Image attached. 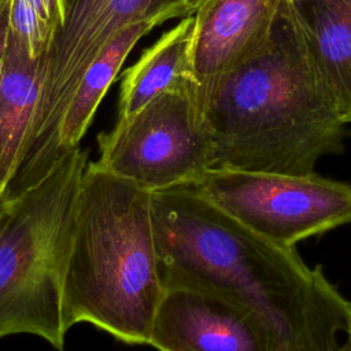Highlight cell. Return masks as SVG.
<instances>
[{
  "label": "cell",
  "instance_id": "obj_9",
  "mask_svg": "<svg viewBox=\"0 0 351 351\" xmlns=\"http://www.w3.org/2000/svg\"><path fill=\"white\" fill-rule=\"evenodd\" d=\"M282 0H204L195 11L191 70L200 103L269 43Z\"/></svg>",
  "mask_w": 351,
  "mask_h": 351
},
{
  "label": "cell",
  "instance_id": "obj_10",
  "mask_svg": "<svg viewBox=\"0 0 351 351\" xmlns=\"http://www.w3.org/2000/svg\"><path fill=\"white\" fill-rule=\"evenodd\" d=\"M45 58L32 59L11 34L0 73V200L26 151L40 103Z\"/></svg>",
  "mask_w": 351,
  "mask_h": 351
},
{
  "label": "cell",
  "instance_id": "obj_19",
  "mask_svg": "<svg viewBox=\"0 0 351 351\" xmlns=\"http://www.w3.org/2000/svg\"><path fill=\"white\" fill-rule=\"evenodd\" d=\"M348 339H350V341H351V328H350V332H348Z\"/></svg>",
  "mask_w": 351,
  "mask_h": 351
},
{
  "label": "cell",
  "instance_id": "obj_15",
  "mask_svg": "<svg viewBox=\"0 0 351 351\" xmlns=\"http://www.w3.org/2000/svg\"><path fill=\"white\" fill-rule=\"evenodd\" d=\"M10 7L11 0H0V73L10 36Z\"/></svg>",
  "mask_w": 351,
  "mask_h": 351
},
{
  "label": "cell",
  "instance_id": "obj_17",
  "mask_svg": "<svg viewBox=\"0 0 351 351\" xmlns=\"http://www.w3.org/2000/svg\"><path fill=\"white\" fill-rule=\"evenodd\" d=\"M337 351H351V341H350V339H347V340L340 346V348H339Z\"/></svg>",
  "mask_w": 351,
  "mask_h": 351
},
{
  "label": "cell",
  "instance_id": "obj_11",
  "mask_svg": "<svg viewBox=\"0 0 351 351\" xmlns=\"http://www.w3.org/2000/svg\"><path fill=\"white\" fill-rule=\"evenodd\" d=\"M162 23H165L162 19H148L122 29L88 66L59 118L52 144L55 163L80 147L99 104L115 81L128 55L144 36Z\"/></svg>",
  "mask_w": 351,
  "mask_h": 351
},
{
  "label": "cell",
  "instance_id": "obj_13",
  "mask_svg": "<svg viewBox=\"0 0 351 351\" xmlns=\"http://www.w3.org/2000/svg\"><path fill=\"white\" fill-rule=\"evenodd\" d=\"M195 32L193 12L180 18L122 73L118 118L123 119L162 92L185 78H193L191 55Z\"/></svg>",
  "mask_w": 351,
  "mask_h": 351
},
{
  "label": "cell",
  "instance_id": "obj_12",
  "mask_svg": "<svg viewBox=\"0 0 351 351\" xmlns=\"http://www.w3.org/2000/svg\"><path fill=\"white\" fill-rule=\"evenodd\" d=\"M317 69L351 123V0L293 1Z\"/></svg>",
  "mask_w": 351,
  "mask_h": 351
},
{
  "label": "cell",
  "instance_id": "obj_7",
  "mask_svg": "<svg viewBox=\"0 0 351 351\" xmlns=\"http://www.w3.org/2000/svg\"><path fill=\"white\" fill-rule=\"evenodd\" d=\"M191 12L186 0H69L64 25L45 60L29 152L37 158L51 155L55 130L70 96L115 34L141 21L167 22Z\"/></svg>",
  "mask_w": 351,
  "mask_h": 351
},
{
  "label": "cell",
  "instance_id": "obj_3",
  "mask_svg": "<svg viewBox=\"0 0 351 351\" xmlns=\"http://www.w3.org/2000/svg\"><path fill=\"white\" fill-rule=\"evenodd\" d=\"M162 293L151 193L89 160L63 280L66 329L88 322L121 341L147 344Z\"/></svg>",
  "mask_w": 351,
  "mask_h": 351
},
{
  "label": "cell",
  "instance_id": "obj_2",
  "mask_svg": "<svg viewBox=\"0 0 351 351\" xmlns=\"http://www.w3.org/2000/svg\"><path fill=\"white\" fill-rule=\"evenodd\" d=\"M211 169L307 176L340 154L346 126L310 51L293 1L269 43L202 101Z\"/></svg>",
  "mask_w": 351,
  "mask_h": 351
},
{
  "label": "cell",
  "instance_id": "obj_16",
  "mask_svg": "<svg viewBox=\"0 0 351 351\" xmlns=\"http://www.w3.org/2000/svg\"><path fill=\"white\" fill-rule=\"evenodd\" d=\"M204 0H186V4L189 5V8H191V11L193 12L202 3H203Z\"/></svg>",
  "mask_w": 351,
  "mask_h": 351
},
{
  "label": "cell",
  "instance_id": "obj_18",
  "mask_svg": "<svg viewBox=\"0 0 351 351\" xmlns=\"http://www.w3.org/2000/svg\"><path fill=\"white\" fill-rule=\"evenodd\" d=\"M5 200H0V221H1V217H3V213H4V208H5Z\"/></svg>",
  "mask_w": 351,
  "mask_h": 351
},
{
  "label": "cell",
  "instance_id": "obj_5",
  "mask_svg": "<svg viewBox=\"0 0 351 351\" xmlns=\"http://www.w3.org/2000/svg\"><path fill=\"white\" fill-rule=\"evenodd\" d=\"M104 170L149 193L192 185L211 169V138L199 90L185 78L97 136Z\"/></svg>",
  "mask_w": 351,
  "mask_h": 351
},
{
  "label": "cell",
  "instance_id": "obj_14",
  "mask_svg": "<svg viewBox=\"0 0 351 351\" xmlns=\"http://www.w3.org/2000/svg\"><path fill=\"white\" fill-rule=\"evenodd\" d=\"M69 0H11L10 34L32 59L48 56L59 36Z\"/></svg>",
  "mask_w": 351,
  "mask_h": 351
},
{
  "label": "cell",
  "instance_id": "obj_1",
  "mask_svg": "<svg viewBox=\"0 0 351 351\" xmlns=\"http://www.w3.org/2000/svg\"><path fill=\"white\" fill-rule=\"evenodd\" d=\"M163 288L218 293L258 317L271 351H337L351 303L293 247L247 229L193 186L151 193Z\"/></svg>",
  "mask_w": 351,
  "mask_h": 351
},
{
  "label": "cell",
  "instance_id": "obj_20",
  "mask_svg": "<svg viewBox=\"0 0 351 351\" xmlns=\"http://www.w3.org/2000/svg\"><path fill=\"white\" fill-rule=\"evenodd\" d=\"M288 1H299V0H288Z\"/></svg>",
  "mask_w": 351,
  "mask_h": 351
},
{
  "label": "cell",
  "instance_id": "obj_4",
  "mask_svg": "<svg viewBox=\"0 0 351 351\" xmlns=\"http://www.w3.org/2000/svg\"><path fill=\"white\" fill-rule=\"evenodd\" d=\"M89 152L77 147L37 184L5 200L0 221V339L34 335L62 351L63 280L74 206Z\"/></svg>",
  "mask_w": 351,
  "mask_h": 351
},
{
  "label": "cell",
  "instance_id": "obj_6",
  "mask_svg": "<svg viewBox=\"0 0 351 351\" xmlns=\"http://www.w3.org/2000/svg\"><path fill=\"white\" fill-rule=\"evenodd\" d=\"M191 186L247 229L288 247L351 223V185L315 173L210 169Z\"/></svg>",
  "mask_w": 351,
  "mask_h": 351
},
{
  "label": "cell",
  "instance_id": "obj_8",
  "mask_svg": "<svg viewBox=\"0 0 351 351\" xmlns=\"http://www.w3.org/2000/svg\"><path fill=\"white\" fill-rule=\"evenodd\" d=\"M147 344L158 351H271L255 314L218 293L188 285L163 288Z\"/></svg>",
  "mask_w": 351,
  "mask_h": 351
}]
</instances>
